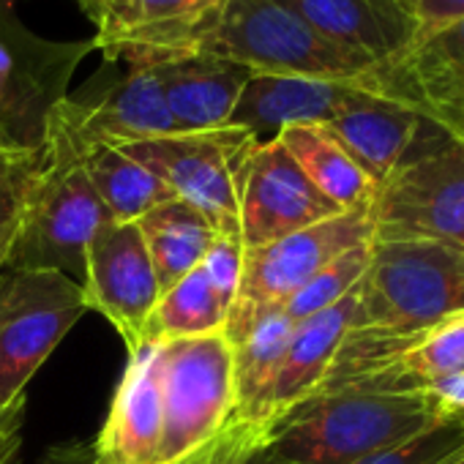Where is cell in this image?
<instances>
[{"label":"cell","instance_id":"obj_6","mask_svg":"<svg viewBox=\"0 0 464 464\" xmlns=\"http://www.w3.org/2000/svg\"><path fill=\"white\" fill-rule=\"evenodd\" d=\"M96 42H50L25 28L0 0V148L39 150L53 110L69 96V80Z\"/></svg>","mask_w":464,"mask_h":464},{"label":"cell","instance_id":"obj_3","mask_svg":"<svg viewBox=\"0 0 464 464\" xmlns=\"http://www.w3.org/2000/svg\"><path fill=\"white\" fill-rule=\"evenodd\" d=\"M107 218L77 142L50 118L28 180L23 229L9 268L61 271L82 285L88 244Z\"/></svg>","mask_w":464,"mask_h":464},{"label":"cell","instance_id":"obj_16","mask_svg":"<svg viewBox=\"0 0 464 464\" xmlns=\"http://www.w3.org/2000/svg\"><path fill=\"white\" fill-rule=\"evenodd\" d=\"M361 88L382 91L380 74L366 82L295 74H252L227 126L244 129L257 142H266L295 123H328Z\"/></svg>","mask_w":464,"mask_h":464},{"label":"cell","instance_id":"obj_33","mask_svg":"<svg viewBox=\"0 0 464 464\" xmlns=\"http://www.w3.org/2000/svg\"><path fill=\"white\" fill-rule=\"evenodd\" d=\"M415 25V36L464 17V0H396Z\"/></svg>","mask_w":464,"mask_h":464},{"label":"cell","instance_id":"obj_23","mask_svg":"<svg viewBox=\"0 0 464 464\" xmlns=\"http://www.w3.org/2000/svg\"><path fill=\"white\" fill-rule=\"evenodd\" d=\"M80 159L112 221H140L156 205L175 199V194L145 164L115 145L80 148Z\"/></svg>","mask_w":464,"mask_h":464},{"label":"cell","instance_id":"obj_29","mask_svg":"<svg viewBox=\"0 0 464 464\" xmlns=\"http://www.w3.org/2000/svg\"><path fill=\"white\" fill-rule=\"evenodd\" d=\"M464 456V418H442L420 434L353 464H456Z\"/></svg>","mask_w":464,"mask_h":464},{"label":"cell","instance_id":"obj_19","mask_svg":"<svg viewBox=\"0 0 464 464\" xmlns=\"http://www.w3.org/2000/svg\"><path fill=\"white\" fill-rule=\"evenodd\" d=\"M229 0H134L129 23L104 61L150 66L169 55L199 53Z\"/></svg>","mask_w":464,"mask_h":464},{"label":"cell","instance_id":"obj_42","mask_svg":"<svg viewBox=\"0 0 464 464\" xmlns=\"http://www.w3.org/2000/svg\"><path fill=\"white\" fill-rule=\"evenodd\" d=\"M0 410H4V407H0Z\"/></svg>","mask_w":464,"mask_h":464},{"label":"cell","instance_id":"obj_40","mask_svg":"<svg viewBox=\"0 0 464 464\" xmlns=\"http://www.w3.org/2000/svg\"><path fill=\"white\" fill-rule=\"evenodd\" d=\"M6 4H9V6H14V4H17V0H6Z\"/></svg>","mask_w":464,"mask_h":464},{"label":"cell","instance_id":"obj_17","mask_svg":"<svg viewBox=\"0 0 464 464\" xmlns=\"http://www.w3.org/2000/svg\"><path fill=\"white\" fill-rule=\"evenodd\" d=\"M355 306H358V290L350 293L336 306L295 325L263 404L266 423L276 426L282 418H287L293 410H298L301 404H306L323 391L334 369V361L353 328Z\"/></svg>","mask_w":464,"mask_h":464},{"label":"cell","instance_id":"obj_12","mask_svg":"<svg viewBox=\"0 0 464 464\" xmlns=\"http://www.w3.org/2000/svg\"><path fill=\"white\" fill-rule=\"evenodd\" d=\"M339 208L323 197L274 137L255 142L238 169V227L244 249L274 244Z\"/></svg>","mask_w":464,"mask_h":464},{"label":"cell","instance_id":"obj_15","mask_svg":"<svg viewBox=\"0 0 464 464\" xmlns=\"http://www.w3.org/2000/svg\"><path fill=\"white\" fill-rule=\"evenodd\" d=\"M161 429V342H142L129 353L126 372L93 450L107 464H156Z\"/></svg>","mask_w":464,"mask_h":464},{"label":"cell","instance_id":"obj_28","mask_svg":"<svg viewBox=\"0 0 464 464\" xmlns=\"http://www.w3.org/2000/svg\"><path fill=\"white\" fill-rule=\"evenodd\" d=\"M274 429L232 412L224 429L180 464H290L274 450Z\"/></svg>","mask_w":464,"mask_h":464},{"label":"cell","instance_id":"obj_20","mask_svg":"<svg viewBox=\"0 0 464 464\" xmlns=\"http://www.w3.org/2000/svg\"><path fill=\"white\" fill-rule=\"evenodd\" d=\"M331 42L388 63L415 39V25L396 0H279Z\"/></svg>","mask_w":464,"mask_h":464},{"label":"cell","instance_id":"obj_35","mask_svg":"<svg viewBox=\"0 0 464 464\" xmlns=\"http://www.w3.org/2000/svg\"><path fill=\"white\" fill-rule=\"evenodd\" d=\"M131 6H134V0H99V20H96L99 36L93 39L96 50L107 53L118 42V36L123 34L129 23Z\"/></svg>","mask_w":464,"mask_h":464},{"label":"cell","instance_id":"obj_41","mask_svg":"<svg viewBox=\"0 0 464 464\" xmlns=\"http://www.w3.org/2000/svg\"><path fill=\"white\" fill-rule=\"evenodd\" d=\"M456 464H464V456H461V459H459V461H456Z\"/></svg>","mask_w":464,"mask_h":464},{"label":"cell","instance_id":"obj_1","mask_svg":"<svg viewBox=\"0 0 464 464\" xmlns=\"http://www.w3.org/2000/svg\"><path fill=\"white\" fill-rule=\"evenodd\" d=\"M426 391L336 388L317 393L274 429V450L290 464H353L440 423Z\"/></svg>","mask_w":464,"mask_h":464},{"label":"cell","instance_id":"obj_39","mask_svg":"<svg viewBox=\"0 0 464 464\" xmlns=\"http://www.w3.org/2000/svg\"><path fill=\"white\" fill-rule=\"evenodd\" d=\"M6 161H9V150H4V148H0V172H4Z\"/></svg>","mask_w":464,"mask_h":464},{"label":"cell","instance_id":"obj_32","mask_svg":"<svg viewBox=\"0 0 464 464\" xmlns=\"http://www.w3.org/2000/svg\"><path fill=\"white\" fill-rule=\"evenodd\" d=\"M415 107L450 134L464 137V69L429 88Z\"/></svg>","mask_w":464,"mask_h":464},{"label":"cell","instance_id":"obj_18","mask_svg":"<svg viewBox=\"0 0 464 464\" xmlns=\"http://www.w3.org/2000/svg\"><path fill=\"white\" fill-rule=\"evenodd\" d=\"M161 80L167 110L178 131L224 129L252 72L210 53H183L150 63Z\"/></svg>","mask_w":464,"mask_h":464},{"label":"cell","instance_id":"obj_30","mask_svg":"<svg viewBox=\"0 0 464 464\" xmlns=\"http://www.w3.org/2000/svg\"><path fill=\"white\" fill-rule=\"evenodd\" d=\"M34 161H36V150L9 153V161L4 172H0V274L9 268L23 229L25 194H28Z\"/></svg>","mask_w":464,"mask_h":464},{"label":"cell","instance_id":"obj_9","mask_svg":"<svg viewBox=\"0 0 464 464\" xmlns=\"http://www.w3.org/2000/svg\"><path fill=\"white\" fill-rule=\"evenodd\" d=\"M374 238V224L369 208L339 210L312 227H304L290 236L244 249V271L238 285L236 306L229 312L224 336L238 342L257 317L279 309L290 295H295L314 274H320L339 255L369 244Z\"/></svg>","mask_w":464,"mask_h":464},{"label":"cell","instance_id":"obj_36","mask_svg":"<svg viewBox=\"0 0 464 464\" xmlns=\"http://www.w3.org/2000/svg\"><path fill=\"white\" fill-rule=\"evenodd\" d=\"M426 393L434 399L442 415L448 418H464V374L440 380L426 388Z\"/></svg>","mask_w":464,"mask_h":464},{"label":"cell","instance_id":"obj_24","mask_svg":"<svg viewBox=\"0 0 464 464\" xmlns=\"http://www.w3.org/2000/svg\"><path fill=\"white\" fill-rule=\"evenodd\" d=\"M464 69V17H456L429 34L412 39V44L393 61L382 63L380 85L385 96L401 99L415 107V102Z\"/></svg>","mask_w":464,"mask_h":464},{"label":"cell","instance_id":"obj_27","mask_svg":"<svg viewBox=\"0 0 464 464\" xmlns=\"http://www.w3.org/2000/svg\"><path fill=\"white\" fill-rule=\"evenodd\" d=\"M369 260H372V241L339 255L320 274H314L295 295H290L279 309L298 325V323L336 306L339 301H344L350 293L358 290V285L363 282V276L369 271Z\"/></svg>","mask_w":464,"mask_h":464},{"label":"cell","instance_id":"obj_14","mask_svg":"<svg viewBox=\"0 0 464 464\" xmlns=\"http://www.w3.org/2000/svg\"><path fill=\"white\" fill-rule=\"evenodd\" d=\"M353 159L380 186L412 150L450 134L418 107L385 96L380 88H361L325 123Z\"/></svg>","mask_w":464,"mask_h":464},{"label":"cell","instance_id":"obj_38","mask_svg":"<svg viewBox=\"0 0 464 464\" xmlns=\"http://www.w3.org/2000/svg\"><path fill=\"white\" fill-rule=\"evenodd\" d=\"M82 464H107V461H102V459H99V456H96V450H93V448H91V453H88V459H85V461H82Z\"/></svg>","mask_w":464,"mask_h":464},{"label":"cell","instance_id":"obj_22","mask_svg":"<svg viewBox=\"0 0 464 464\" xmlns=\"http://www.w3.org/2000/svg\"><path fill=\"white\" fill-rule=\"evenodd\" d=\"M137 227L145 238L161 293L191 274L218 236L213 221L199 208L178 197L148 210Z\"/></svg>","mask_w":464,"mask_h":464},{"label":"cell","instance_id":"obj_26","mask_svg":"<svg viewBox=\"0 0 464 464\" xmlns=\"http://www.w3.org/2000/svg\"><path fill=\"white\" fill-rule=\"evenodd\" d=\"M229 306L216 295L197 266L178 285L164 290L148 317L142 342H175L224 334Z\"/></svg>","mask_w":464,"mask_h":464},{"label":"cell","instance_id":"obj_11","mask_svg":"<svg viewBox=\"0 0 464 464\" xmlns=\"http://www.w3.org/2000/svg\"><path fill=\"white\" fill-rule=\"evenodd\" d=\"M126 66L129 69L123 74H115L112 63L104 61L91 85H85L74 96H66L53 110L50 118L58 121L80 148H121L178 131L167 110L164 88L156 69L142 63Z\"/></svg>","mask_w":464,"mask_h":464},{"label":"cell","instance_id":"obj_2","mask_svg":"<svg viewBox=\"0 0 464 464\" xmlns=\"http://www.w3.org/2000/svg\"><path fill=\"white\" fill-rule=\"evenodd\" d=\"M464 309V246L374 241L347 336L396 342Z\"/></svg>","mask_w":464,"mask_h":464},{"label":"cell","instance_id":"obj_21","mask_svg":"<svg viewBox=\"0 0 464 464\" xmlns=\"http://www.w3.org/2000/svg\"><path fill=\"white\" fill-rule=\"evenodd\" d=\"M314 188L339 210L369 208L377 183L325 123H295L276 134Z\"/></svg>","mask_w":464,"mask_h":464},{"label":"cell","instance_id":"obj_4","mask_svg":"<svg viewBox=\"0 0 464 464\" xmlns=\"http://www.w3.org/2000/svg\"><path fill=\"white\" fill-rule=\"evenodd\" d=\"M199 53L246 66L252 74H295L366 82L380 74L374 58L342 47L279 0H229Z\"/></svg>","mask_w":464,"mask_h":464},{"label":"cell","instance_id":"obj_5","mask_svg":"<svg viewBox=\"0 0 464 464\" xmlns=\"http://www.w3.org/2000/svg\"><path fill=\"white\" fill-rule=\"evenodd\" d=\"M374 241L464 246V137L442 134L412 150L369 205Z\"/></svg>","mask_w":464,"mask_h":464},{"label":"cell","instance_id":"obj_10","mask_svg":"<svg viewBox=\"0 0 464 464\" xmlns=\"http://www.w3.org/2000/svg\"><path fill=\"white\" fill-rule=\"evenodd\" d=\"M257 140L236 126L175 131L131 145L123 153L145 164L178 199L199 208L218 236H238V169Z\"/></svg>","mask_w":464,"mask_h":464},{"label":"cell","instance_id":"obj_8","mask_svg":"<svg viewBox=\"0 0 464 464\" xmlns=\"http://www.w3.org/2000/svg\"><path fill=\"white\" fill-rule=\"evenodd\" d=\"M164 429L156 464H180L236 412V355L224 334L161 342Z\"/></svg>","mask_w":464,"mask_h":464},{"label":"cell","instance_id":"obj_13","mask_svg":"<svg viewBox=\"0 0 464 464\" xmlns=\"http://www.w3.org/2000/svg\"><path fill=\"white\" fill-rule=\"evenodd\" d=\"M82 293L88 309L121 334L129 353L142 344L161 287L137 221L107 218L96 229L85 255Z\"/></svg>","mask_w":464,"mask_h":464},{"label":"cell","instance_id":"obj_34","mask_svg":"<svg viewBox=\"0 0 464 464\" xmlns=\"http://www.w3.org/2000/svg\"><path fill=\"white\" fill-rule=\"evenodd\" d=\"M25 396L0 410V464H17L23 450Z\"/></svg>","mask_w":464,"mask_h":464},{"label":"cell","instance_id":"obj_7","mask_svg":"<svg viewBox=\"0 0 464 464\" xmlns=\"http://www.w3.org/2000/svg\"><path fill=\"white\" fill-rule=\"evenodd\" d=\"M88 312L82 285L61 271L0 274V407L25 396L28 382Z\"/></svg>","mask_w":464,"mask_h":464},{"label":"cell","instance_id":"obj_37","mask_svg":"<svg viewBox=\"0 0 464 464\" xmlns=\"http://www.w3.org/2000/svg\"><path fill=\"white\" fill-rule=\"evenodd\" d=\"M77 6L96 23L99 20V0H77Z\"/></svg>","mask_w":464,"mask_h":464},{"label":"cell","instance_id":"obj_25","mask_svg":"<svg viewBox=\"0 0 464 464\" xmlns=\"http://www.w3.org/2000/svg\"><path fill=\"white\" fill-rule=\"evenodd\" d=\"M295 323L282 312L271 309L255 320V325L232 342V355H236V415L249 420H263V404L279 361L290 344ZM266 423V420H263Z\"/></svg>","mask_w":464,"mask_h":464},{"label":"cell","instance_id":"obj_31","mask_svg":"<svg viewBox=\"0 0 464 464\" xmlns=\"http://www.w3.org/2000/svg\"><path fill=\"white\" fill-rule=\"evenodd\" d=\"M205 279L216 290V295L229 306H236L238 298V285H241V271H244V244L238 236H216L213 246L199 263Z\"/></svg>","mask_w":464,"mask_h":464}]
</instances>
